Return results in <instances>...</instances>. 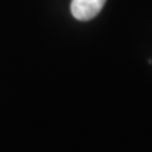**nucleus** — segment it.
<instances>
[{
	"label": "nucleus",
	"instance_id": "obj_1",
	"mask_svg": "<svg viewBox=\"0 0 152 152\" xmlns=\"http://www.w3.org/2000/svg\"><path fill=\"white\" fill-rule=\"evenodd\" d=\"M106 0H72L71 13L79 21L92 20L102 11Z\"/></svg>",
	"mask_w": 152,
	"mask_h": 152
}]
</instances>
